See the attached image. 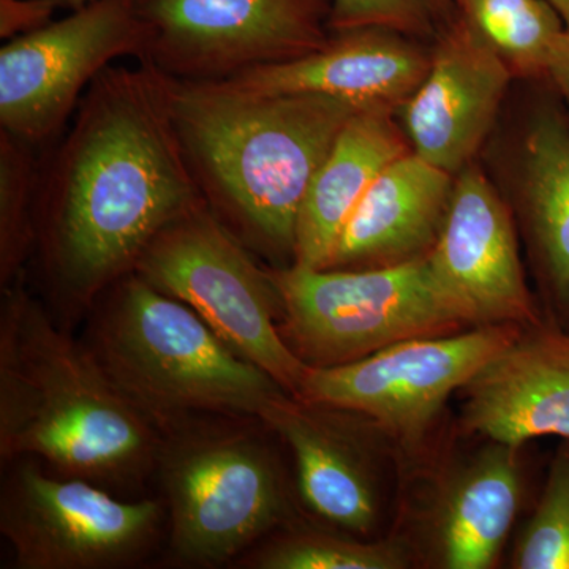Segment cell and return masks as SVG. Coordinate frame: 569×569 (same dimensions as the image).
Segmentation results:
<instances>
[{"instance_id":"1","label":"cell","mask_w":569,"mask_h":569,"mask_svg":"<svg viewBox=\"0 0 569 569\" xmlns=\"http://www.w3.org/2000/svg\"><path fill=\"white\" fill-rule=\"evenodd\" d=\"M204 203L167 74L148 59L110 66L86 91L48 178L37 219L48 276L67 302L91 305L132 274L164 228Z\"/></svg>"},{"instance_id":"2","label":"cell","mask_w":569,"mask_h":569,"mask_svg":"<svg viewBox=\"0 0 569 569\" xmlns=\"http://www.w3.org/2000/svg\"><path fill=\"white\" fill-rule=\"evenodd\" d=\"M183 152L209 208L272 258L295 261L296 222L318 168L359 108L321 93H254L168 77ZM293 264V263H291Z\"/></svg>"},{"instance_id":"3","label":"cell","mask_w":569,"mask_h":569,"mask_svg":"<svg viewBox=\"0 0 569 569\" xmlns=\"http://www.w3.org/2000/svg\"><path fill=\"white\" fill-rule=\"evenodd\" d=\"M0 456L62 477L127 486L156 468L160 432L88 346L61 331L20 279L2 288Z\"/></svg>"},{"instance_id":"4","label":"cell","mask_w":569,"mask_h":569,"mask_svg":"<svg viewBox=\"0 0 569 569\" xmlns=\"http://www.w3.org/2000/svg\"><path fill=\"white\" fill-rule=\"evenodd\" d=\"M89 350L160 433L198 415L260 419L272 400L288 395L189 306L137 272L119 280Z\"/></svg>"},{"instance_id":"5","label":"cell","mask_w":569,"mask_h":569,"mask_svg":"<svg viewBox=\"0 0 569 569\" xmlns=\"http://www.w3.org/2000/svg\"><path fill=\"white\" fill-rule=\"evenodd\" d=\"M156 468L179 563L219 567L293 520L279 460L247 427L183 422L160 433Z\"/></svg>"},{"instance_id":"6","label":"cell","mask_w":569,"mask_h":569,"mask_svg":"<svg viewBox=\"0 0 569 569\" xmlns=\"http://www.w3.org/2000/svg\"><path fill=\"white\" fill-rule=\"evenodd\" d=\"M280 332L306 365H348L407 340L473 328L438 284L427 257L369 269L272 271Z\"/></svg>"},{"instance_id":"7","label":"cell","mask_w":569,"mask_h":569,"mask_svg":"<svg viewBox=\"0 0 569 569\" xmlns=\"http://www.w3.org/2000/svg\"><path fill=\"white\" fill-rule=\"evenodd\" d=\"M162 293L203 318L228 347L260 366L298 396L309 365L291 350L276 323L279 291L244 242L208 203L187 212L157 236L134 271Z\"/></svg>"},{"instance_id":"8","label":"cell","mask_w":569,"mask_h":569,"mask_svg":"<svg viewBox=\"0 0 569 569\" xmlns=\"http://www.w3.org/2000/svg\"><path fill=\"white\" fill-rule=\"evenodd\" d=\"M0 531L20 569H108L141 559L159 535V501H121L82 478L51 477L39 459L9 462Z\"/></svg>"},{"instance_id":"9","label":"cell","mask_w":569,"mask_h":569,"mask_svg":"<svg viewBox=\"0 0 569 569\" xmlns=\"http://www.w3.org/2000/svg\"><path fill=\"white\" fill-rule=\"evenodd\" d=\"M477 326L456 335L407 340L348 365L309 367L299 395L369 419L385 437L421 443L452 395L520 331Z\"/></svg>"},{"instance_id":"10","label":"cell","mask_w":569,"mask_h":569,"mask_svg":"<svg viewBox=\"0 0 569 569\" xmlns=\"http://www.w3.org/2000/svg\"><path fill=\"white\" fill-rule=\"evenodd\" d=\"M146 59L167 77L222 81L312 54L331 39L332 0H138Z\"/></svg>"},{"instance_id":"11","label":"cell","mask_w":569,"mask_h":569,"mask_svg":"<svg viewBox=\"0 0 569 569\" xmlns=\"http://www.w3.org/2000/svg\"><path fill=\"white\" fill-rule=\"evenodd\" d=\"M138 0H92L0 50V123L29 144L66 123L81 92L116 59L148 56Z\"/></svg>"},{"instance_id":"12","label":"cell","mask_w":569,"mask_h":569,"mask_svg":"<svg viewBox=\"0 0 569 569\" xmlns=\"http://www.w3.org/2000/svg\"><path fill=\"white\" fill-rule=\"evenodd\" d=\"M430 269L468 323H546L520 261L515 212L477 162L455 178Z\"/></svg>"},{"instance_id":"13","label":"cell","mask_w":569,"mask_h":569,"mask_svg":"<svg viewBox=\"0 0 569 569\" xmlns=\"http://www.w3.org/2000/svg\"><path fill=\"white\" fill-rule=\"evenodd\" d=\"M512 78L459 14L433 41L425 80L396 112L411 151L452 176L477 162Z\"/></svg>"},{"instance_id":"14","label":"cell","mask_w":569,"mask_h":569,"mask_svg":"<svg viewBox=\"0 0 569 569\" xmlns=\"http://www.w3.org/2000/svg\"><path fill=\"white\" fill-rule=\"evenodd\" d=\"M258 421L290 448L299 496L309 509L347 533H372L380 490L365 417L283 395Z\"/></svg>"},{"instance_id":"15","label":"cell","mask_w":569,"mask_h":569,"mask_svg":"<svg viewBox=\"0 0 569 569\" xmlns=\"http://www.w3.org/2000/svg\"><path fill=\"white\" fill-rule=\"evenodd\" d=\"M460 426L522 448L541 437L569 440V332L526 328L460 389Z\"/></svg>"},{"instance_id":"16","label":"cell","mask_w":569,"mask_h":569,"mask_svg":"<svg viewBox=\"0 0 569 569\" xmlns=\"http://www.w3.org/2000/svg\"><path fill=\"white\" fill-rule=\"evenodd\" d=\"M432 58V43L388 29L332 32L321 50L228 78L254 93H321L361 111L396 114L413 96Z\"/></svg>"},{"instance_id":"17","label":"cell","mask_w":569,"mask_h":569,"mask_svg":"<svg viewBox=\"0 0 569 569\" xmlns=\"http://www.w3.org/2000/svg\"><path fill=\"white\" fill-rule=\"evenodd\" d=\"M512 208L529 242L550 323L569 326V112L548 80L518 141Z\"/></svg>"},{"instance_id":"18","label":"cell","mask_w":569,"mask_h":569,"mask_svg":"<svg viewBox=\"0 0 569 569\" xmlns=\"http://www.w3.org/2000/svg\"><path fill=\"white\" fill-rule=\"evenodd\" d=\"M456 176L417 153L399 157L370 186L325 269H369L425 258L447 217Z\"/></svg>"},{"instance_id":"19","label":"cell","mask_w":569,"mask_h":569,"mask_svg":"<svg viewBox=\"0 0 569 569\" xmlns=\"http://www.w3.org/2000/svg\"><path fill=\"white\" fill-rule=\"evenodd\" d=\"M519 447L488 440L445 479L427 519L436 567L489 569L508 539L520 501Z\"/></svg>"},{"instance_id":"20","label":"cell","mask_w":569,"mask_h":569,"mask_svg":"<svg viewBox=\"0 0 569 569\" xmlns=\"http://www.w3.org/2000/svg\"><path fill=\"white\" fill-rule=\"evenodd\" d=\"M397 116L359 111L318 168L296 222L293 264L325 269L340 233L378 176L411 151Z\"/></svg>"},{"instance_id":"21","label":"cell","mask_w":569,"mask_h":569,"mask_svg":"<svg viewBox=\"0 0 569 569\" xmlns=\"http://www.w3.org/2000/svg\"><path fill=\"white\" fill-rule=\"evenodd\" d=\"M460 18L496 52L512 77L541 81L567 31L549 0H456Z\"/></svg>"},{"instance_id":"22","label":"cell","mask_w":569,"mask_h":569,"mask_svg":"<svg viewBox=\"0 0 569 569\" xmlns=\"http://www.w3.org/2000/svg\"><path fill=\"white\" fill-rule=\"evenodd\" d=\"M244 561L257 569H406L413 563V549L400 538L365 541L290 529L266 541Z\"/></svg>"},{"instance_id":"23","label":"cell","mask_w":569,"mask_h":569,"mask_svg":"<svg viewBox=\"0 0 569 569\" xmlns=\"http://www.w3.org/2000/svg\"><path fill=\"white\" fill-rule=\"evenodd\" d=\"M0 134V279L3 288L20 279L22 264L37 238L32 212L36 167L29 142L3 130Z\"/></svg>"},{"instance_id":"24","label":"cell","mask_w":569,"mask_h":569,"mask_svg":"<svg viewBox=\"0 0 569 569\" xmlns=\"http://www.w3.org/2000/svg\"><path fill=\"white\" fill-rule=\"evenodd\" d=\"M511 567L569 569V440L550 462L533 516L520 531Z\"/></svg>"},{"instance_id":"25","label":"cell","mask_w":569,"mask_h":569,"mask_svg":"<svg viewBox=\"0 0 569 569\" xmlns=\"http://www.w3.org/2000/svg\"><path fill=\"white\" fill-rule=\"evenodd\" d=\"M459 18L456 0H332L331 32L388 29L433 43Z\"/></svg>"},{"instance_id":"26","label":"cell","mask_w":569,"mask_h":569,"mask_svg":"<svg viewBox=\"0 0 569 569\" xmlns=\"http://www.w3.org/2000/svg\"><path fill=\"white\" fill-rule=\"evenodd\" d=\"M62 0H0V37L11 40L50 24Z\"/></svg>"},{"instance_id":"27","label":"cell","mask_w":569,"mask_h":569,"mask_svg":"<svg viewBox=\"0 0 569 569\" xmlns=\"http://www.w3.org/2000/svg\"><path fill=\"white\" fill-rule=\"evenodd\" d=\"M556 92L559 93L561 102L569 112V31L563 32L552 52L548 67V77Z\"/></svg>"},{"instance_id":"28","label":"cell","mask_w":569,"mask_h":569,"mask_svg":"<svg viewBox=\"0 0 569 569\" xmlns=\"http://www.w3.org/2000/svg\"><path fill=\"white\" fill-rule=\"evenodd\" d=\"M549 2L552 3L553 9L559 11L561 20L569 31V0H549Z\"/></svg>"},{"instance_id":"29","label":"cell","mask_w":569,"mask_h":569,"mask_svg":"<svg viewBox=\"0 0 569 569\" xmlns=\"http://www.w3.org/2000/svg\"><path fill=\"white\" fill-rule=\"evenodd\" d=\"M89 2H92V0H62L63 6L70 7L71 10L80 9Z\"/></svg>"}]
</instances>
